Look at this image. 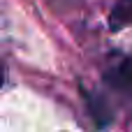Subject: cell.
<instances>
[{"mask_svg":"<svg viewBox=\"0 0 132 132\" xmlns=\"http://www.w3.org/2000/svg\"><path fill=\"white\" fill-rule=\"evenodd\" d=\"M107 81L121 90H132V58H125L123 63H118L107 74Z\"/></svg>","mask_w":132,"mask_h":132,"instance_id":"1","label":"cell"},{"mask_svg":"<svg viewBox=\"0 0 132 132\" xmlns=\"http://www.w3.org/2000/svg\"><path fill=\"white\" fill-rule=\"evenodd\" d=\"M86 102H88L90 116H93V121L97 123V128L109 125V121H111L114 116H111V109L107 107V102H104L102 97H97V95H90V93H86Z\"/></svg>","mask_w":132,"mask_h":132,"instance_id":"2","label":"cell"},{"mask_svg":"<svg viewBox=\"0 0 132 132\" xmlns=\"http://www.w3.org/2000/svg\"><path fill=\"white\" fill-rule=\"evenodd\" d=\"M123 23H132V0H121L111 12V26L118 28Z\"/></svg>","mask_w":132,"mask_h":132,"instance_id":"3","label":"cell"}]
</instances>
